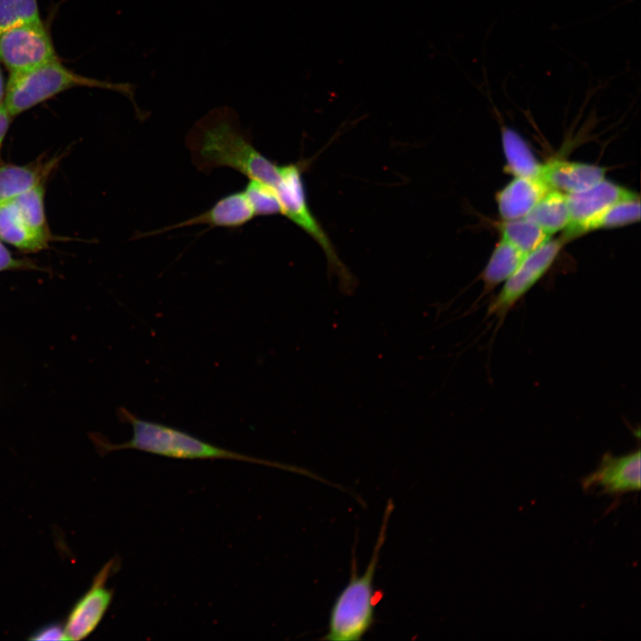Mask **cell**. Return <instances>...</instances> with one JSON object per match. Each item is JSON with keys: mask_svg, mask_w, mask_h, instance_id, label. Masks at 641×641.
<instances>
[{"mask_svg": "<svg viewBox=\"0 0 641 641\" xmlns=\"http://www.w3.org/2000/svg\"><path fill=\"white\" fill-rule=\"evenodd\" d=\"M640 450L623 456L606 453L597 468L581 480L586 492L621 494L640 490Z\"/></svg>", "mask_w": 641, "mask_h": 641, "instance_id": "10", "label": "cell"}, {"mask_svg": "<svg viewBox=\"0 0 641 641\" xmlns=\"http://www.w3.org/2000/svg\"><path fill=\"white\" fill-rule=\"evenodd\" d=\"M12 118L13 116H12L11 113L6 110L3 102V104L0 106V154L4 140L9 130Z\"/></svg>", "mask_w": 641, "mask_h": 641, "instance_id": "25", "label": "cell"}, {"mask_svg": "<svg viewBox=\"0 0 641 641\" xmlns=\"http://www.w3.org/2000/svg\"><path fill=\"white\" fill-rule=\"evenodd\" d=\"M42 20L37 0H0V31L13 25Z\"/></svg>", "mask_w": 641, "mask_h": 641, "instance_id": "21", "label": "cell"}, {"mask_svg": "<svg viewBox=\"0 0 641 641\" xmlns=\"http://www.w3.org/2000/svg\"><path fill=\"white\" fill-rule=\"evenodd\" d=\"M393 510L394 503L389 499L371 557L361 575L358 573L356 556L353 554L349 581L332 604L328 631L322 640L360 641L371 629L375 622V606L379 598L374 589V578Z\"/></svg>", "mask_w": 641, "mask_h": 641, "instance_id": "3", "label": "cell"}, {"mask_svg": "<svg viewBox=\"0 0 641 641\" xmlns=\"http://www.w3.org/2000/svg\"><path fill=\"white\" fill-rule=\"evenodd\" d=\"M501 142L507 170L515 177L540 178L542 168L523 137L514 129H501Z\"/></svg>", "mask_w": 641, "mask_h": 641, "instance_id": "17", "label": "cell"}, {"mask_svg": "<svg viewBox=\"0 0 641 641\" xmlns=\"http://www.w3.org/2000/svg\"><path fill=\"white\" fill-rule=\"evenodd\" d=\"M549 190L540 178L515 177L497 193L499 215L503 221L527 216Z\"/></svg>", "mask_w": 641, "mask_h": 641, "instance_id": "15", "label": "cell"}, {"mask_svg": "<svg viewBox=\"0 0 641 641\" xmlns=\"http://www.w3.org/2000/svg\"><path fill=\"white\" fill-rule=\"evenodd\" d=\"M636 195L605 178L583 191L566 194L571 221L564 231L583 224L611 205Z\"/></svg>", "mask_w": 641, "mask_h": 641, "instance_id": "12", "label": "cell"}, {"mask_svg": "<svg viewBox=\"0 0 641 641\" xmlns=\"http://www.w3.org/2000/svg\"><path fill=\"white\" fill-rule=\"evenodd\" d=\"M37 266L29 260L20 259L13 256V255L0 240V272L14 270H35Z\"/></svg>", "mask_w": 641, "mask_h": 641, "instance_id": "23", "label": "cell"}, {"mask_svg": "<svg viewBox=\"0 0 641 641\" xmlns=\"http://www.w3.org/2000/svg\"><path fill=\"white\" fill-rule=\"evenodd\" d=\"M566 242L562 236L548 239L543 245L525 256L515 271L503 282L488 307V315L502 320L507 312L548 272Z\"/></svg>", "mask_w": 641, "mask_h": 641, "instance_id": "8", "label": "cell"}, {"mask_svg": "<svg viewBox=\"0 0 641 641\" xmlns=\"http://www.w3.org/2000/svg\"><path fill=\"white\" fill-rule=\"evenodd\" d=\"M255 216L254 210L244 191H234L222 197L212 207L199 215L138 237L160 235L168 231L198 224H207L212 228L234 229L245 225Z\"/></svg>", "mask_w": 641, "mask_h": 641, "instance_id": "11", "label": "cell"}, {"mask_svg": "<svg viewBox=\"0 0 641 641\" xmlns=\"http://www.w3.org/2000/svg\"><path fill=\"white\" fill-rule=\"evenodd\" d=\"M61 160L40 157L26 165L0 163V204L38 186H44Z\"/></svg>", "mask_w": 641, "mask_h": 641, "instance_id": "13", "label": "cell"}, {"mask_svg": "<svg viewBox=\"0 0 641 641\" xmlns=\"http://www.w3.org/2000/svg\"><path fill=\"white\" fill-rule=\"evenodd\" d=\"M185 143L201 172L228 167L263 183L276 176L278 164L254 146L237 112L230 107L213 109L202 117L188 133Z\"/></svg>", "mask_w": 641, "mask_h": 641, "instance_id": "1", "label": "cell"}, {"mask_svg": "<svg viewBox=\"0 0 641 641\" xmlns=\"http://www.w3.org/2000/svg\"><path fill=\"white\" fill-rule=\"evenodd\" d=\"M548 236L565 230L570 224V211L566 194L549 190L527 215Z\"/></svg>", "mask_w": 641, "mask_h": 641, "instance_id": "19", "label": "cell"}, {"mask_svg": "<svg viewBox=\"0 0 641 641\" xmlns=\"http://www.w3.org/2000/svg\"><path fill=\"white\" fill-rule=\"evenodd\" d=\"M243 191L256 216L281 215V206L275 189L248 180Z\"/></svg>", "mask_w": 641, "mask_h": 641, "instance_id": "22", "label": "cell"}, {"mask_svg": "<svg viewBox=\"0 0 641 641\" xmlns=\"http://www.w3.org/2000/svg\"><path fill=\"white\" fill-rule=\"evenodd\" d=\"M118 561L112 558L94 576L89 589L77 601L67 616L64 625L68 640H82L90 636L107 613L113 597V590L106 582Z\"/></svg>", "mask_w": 641, "mask_h": 641, "instance_id": "9", "label": "cell"}, {"mask_svg": "<svg viewBox=\"0 0 641 641\" xmlns=\"http://www.w3.org/2000/svg\"><path fill=\"white\" fill-rule=\"evenodd\" d=\"M604 178L603 166L558 159L543 164L540 173V180L548 189L564 194L583 191Z\"/></svg>", "mask_w": 641, "mask_h": 641, "instance_id": "14", "label": "cell"}, {"mask_svg": "<svg viewBox=\"0 0 641 641\" xmlns=\"http://www.w3.org/2000/svg\"><path fill=\"white\" fill-rule=\"evenodd\" d=\"M75 87L100 88L119 93L132 101L137 115L143 116L135 103L134 85L83 76L64 66L59 59L26 72L10 74L4 105L15 117Z\"/></svg>", "mask_w": 641, "mask_h": 641, "instance_id": "4", "label": "cell"}, {"mask_svg": "<svg viewBox=\"0 0 641 641\" xmlns=\"http://www.w3.org/2000/svg\"><path fill=\"white\" fill-rule=\"evenodd\" d=\"M52 239L44 186L0 204V240L22 252L35 253L47 248Z\"/></svg>", "mask_w": 641, "mask_h": 641, "instance_id": "5", "label": "cell"}, {"mask_svg": "<svg viewBox=\"0 0 641 641\" xmlns=\"http://www.w3.org/2000/svg\"><path fill=\"white\" fill-rule=\"evenodd\" d=\"M500 239H505L524 255L543 245L548 236L529 217L505 220L499 225Z\"/></svg>", "mask_w": 641, "mask_h": 641, "instance_id": "20", "label": "cell"}, {"mask_svg": "<svg viewBox=\"0 0 641 641\" xmlns=\"http://www.w3.org/2000/svg\"><path fill=\"white\" fill-rule=\"evenodd\" d=\"M640 200L638 195L620 200L584 223L583 224L564 231V238L568 239L584 233L625 226L640 219Z\"/></svg>", "mask_w": 641, "mask_h": 641, "instance_id": "16", "label": "cell"}, {"mask_svg": "<svg viewBox=\"0 0 641 641\" xmlns=\"http://www.w3.org/2000/svg\"><path fill=\"white\" fill-rule=\"evenodd\" d=\"M525 256L507 241L500 239L480 275L483 285V295L503 283L515 271Z\"/></svg>", "mask_w": 641, "mask_h": 641, "instance_id": "18", "label": "cell"}, {"mask_svg": "<svg viewBox=\"0 0 641 641\" xmlns=\"http://www.w3.org/2000/svg\"><path fill=\"white\" fill-rule=\"evenodd\" d=\"M276 192L281 206V215L319 244L327 257L329 271L338 277L344 290L351 291L354 279L339 259L329 237L310 209L299 164L281 166V179Z\"/></svg>", "mask_w": 641, "mask_h": 641, "instance_id": "6", "label": "cell"}, {"mask_svg": "<svg viewBox=\"0 0 641 641\" xmlns=\"http://www.w3.org/2000/svg\"><path fill=\"white\" fill-rule=\"evenodd\" d=\"M58 59L42 20L22 22L0 31V62L10 74L26 72Z\"/></svg>", "mask_w": 641, "mask_h": 641, "instance_id": "7", "label": "cell"}, {"mask_svg": "<svg viewBox=\"0 0 641 641\" xmlns=\"http://www.w3.org/2000/svg\"><path fill=\"white\" fill-rule=\"evenodd\" d=\"M118 414L120 420L131 426L132 436L123 443L113 444L101 439L100 435H93L94 444L101 455L114 450L133 449L173 458L239 460L306 474L304 470L292 466L250 457L214 445L166 424L141 418L125 408H119Z\"/></svg>", "mask_w": 641, "mask_h": 641, "instance_id": "2", "label": "cell"}, {"mask_svg": "<svg viewBox=\"0 0 641 641\" xmlns=\"http://www.w3.org/2000/svg\"><path fill=\"white\" fill-rule=\"evenodd\" d=\"M5 86L4 84V74L1 69V62H0V106L3 104L5 95Z\"/></svg>", "mask_w": 641, "mask_h": 641, "instance_id": "26", "label": "cell"}, {"mask_svg": "<svg viewBox=\"0 0 641 641\" xmlns=\"http://www.w3.org/2000/svg\"><path fill=\"white\" fill-rule=\"evenodd\" d=\"M29 640H68L64 626L58 622H52L42 626L28 637Z\"/></svg>", "mask_w": 641, "mask_h": 641, "instance_id": "24", "label": "cell"}]
</instances>
